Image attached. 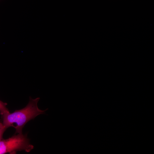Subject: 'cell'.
I'll use <instances>...</instances> for the list:
<instances>
[{
    "instance_id": "cell-2",
    "label": "cell",
    "mask_w": 154,
    "mask_h": 154,
    "mask_svg": "<svg viewBox=\"0 0 154 154\" xmlns=\"http://www.w3.org/2000/svg\"><path fill=\"white\" fill-rule=\"evenodd\" d=\"M34 148L26 135L18 133L0 141V154H15L17 151H24L29 152Z\"/></svg>"
},
{
    "instance_id": "cell-1",
    "label": "cell",
    "mask_w": 154,
    "mask_h": 154,
    "mask_svg": "<svg viewBox=\"0 0 154 154\" xmlns=\"http://www.w3.org/2000/svg\"><path fill=\"white\" fill-rule=\"evenodd\" d=\"M39 99V98L35 99L30 98L28 104L24 108L2 115V123L6 129L13 127L15 129V134H22L23 128L28 121L40 114H44L48 109L42 110L38 108L37 103Z\"/></svg>"
},
{
    "instance_id": "cell-3",
    "label": "cell",
    "mask_w": 154,
    "mask_h": 154,
    "mask_svg": "<svg viewBox=\"0 0 154 154\" xmlns=\"http://www.w3.org/2000/svg\"><path fill=\"white\" fill-rule=\"evenodd\" d=\"M7 104L6 103L0 100V114L2 115L5 113L9 112L6 107Z\"/></svg>"
},
{
    "instance_id": "cell-4",
    "label": "cell",
    "mask_w": 154,
    "mask_h": 154,
    "mask_svg": "<svg viewBox=\"0 0 154 154\" xmlns=\"http://www.w3.org/2000/svg\"><path fill=\"white\" fill-rule=\"evenodd\" d=\"M6 129L3 123L0 122V141L2 139L3 134Z\"/></svg>"
}]
</instances>
